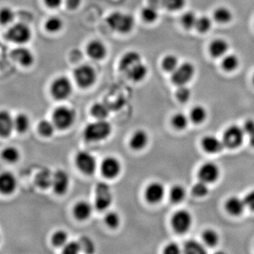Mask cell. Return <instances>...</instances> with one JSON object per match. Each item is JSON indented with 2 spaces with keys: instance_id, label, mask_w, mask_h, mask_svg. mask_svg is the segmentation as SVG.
Returning <instances> with one entry per match:
<instances>
[{
  "instance_id": "cell-1",
  "label": "cell",
  "mask_w": 254,
  "mask_h": 254,
  "mask_svg": "<svg viewBox=\"0 0 254 254\" xmlns=\"http://www.w3.org/2000/svg\"><path fill=\"white\" fill-rule=\"evenodd\" d=\"M112 127L105 120H98L88 124L83 131L85 139L89 142H98L110 136Z\"/></svg>"
},
{
  "instance_id": "cell-2",
  "label": "cell",
  "mask_w": 254,
  "mask_h": 254,
  "mask_svg": "<svg viewBox=\"0 0 254 254\" xmlns=\"http://www.w3.org/2000/svg\"><path fill=\"white\" fill-rule=\"evenodd\" d=\"M107 23L113 31L128 33L134 27L135 21L131 15L115 11L108 16Z\"/></svg>"
},
{
  "instance_id": "cell-3",
  "label": "cell",
  "mask_w": 254,
  "mask_h": 254,
  "mask_svg": "<svg viewBox=\"0 0 254 254\" xmlns=\"http://www.w3.org/2000/svg\"><path fill=\"white\" fill-rule=\"evenodd\" d=\"M6 39L18 45H23L31 40L32 33L27 25L23 23H17L13 25L6 31Z\"/></svg>"
},
{
  "instance_id": "cell-4",
  "label": "cell",
  "mask_w": 254,
  "mask_h": 254,
  "mask_svg": "<svg viewBox=\"0 0 254 254\" xmlns=\"http://www.w3.org/2000/svg\"><path fill=\"white\" fill-rule=\"evenodd\" d=\"M75 113L71 108L66 106L58 107L53 114V123L60 129H66L74 122Z\"/></svg>"
},
{
  "instance_id": "cell-5",
  "label": "cell",
  "mask_w": 254,
  "mask_h": 254,
  "mask_svg": "<svg viewBox=\"0 0 254 254\" xmlns=\"http://www.w3.org/2000/svg\"><path fill=\"white\" fill-rule=\"evenodd\" d=\"M75 81L78 86L88 88L94 84L96 81V72L94 68L89 65H81L73 71Z\"/></svg>"
},
{
  "instance_id": "cell-6",
  "label": "cell",
  "mask_w": 254,
  "mask_h": 254,
  "mask_svg": "<svg viewBox=\"0 0 254 254\" xmlns=\"http://www.w3.org/2000/svg\"><path fill=\"white\" fill-rule=\"evenodd\" d=\"M113 201L109 185L105 182H100L95 187V206L99 211L109 208Z\"/></svg>"
},
{
  "instance_id": "cell-7",
  "label": "cell",
  "mask_w": 254,
  "mask_h": 254,
  "mask_svg": "<svg viewBox=\"0 0 254 254\" xmlns=\"http://www.w3.org/2000/svg\"><path fill=\"white\" fill-rule=\"evenodd\" d=\"M50 92L55 99L65 100L72 93V85L68 78L60 76L52 83Z\"/></svg>"
},
{
  "instance_id": "cell-8",
  "label": "cell",
  "mask_w": 254,
  "mask_h": 254,
  "mask_svg": "<svg viewBox=\"0 0 254 254\" xmlns=\"http://www.w3.org/2000/svg\"><path fill=\"white\" fill-rule=\"evenodd\" d=\"M194 73L195 68L191 63L182 64L172 73V81L177 86H184L192 79Z\"/></svg>"
},
{
  "instance_id": "cell-9",
  "label": "cell",
  "mask_w": 254,
  "mask_h": 254,
  "mask_svg": "<svg viewBox=\"0 0 254 254\" xmlns=\"http://www.w3.org/2000/svg\"><path fill=\"white\" fill-rule=\"evenodd\" d=\"M245 132L244 128L233 125L230 126L225 130L223 134V141L225 146L228 148H237L240 146L244 141Z\"/></svg>"
},
{
  "instance_id": "cell-10",
  "label": "cell",
  "mask_w": 254,
  "mask_h": 254,
  "mask_svg": "<svg viewBox=\"0 0 254 254\" xmlns=\"http://www.w3.org/2000/svg\"><path fill=\"white\" fill-rule=\"evenodd\" d=\"M75 162L76 166L82 173L88 175H93L95 173L96 160L91 153L86 151L79 152L76 155Z\"/></svg>"
},
{
  "instance_id": "cell-11",
  "label": "cell",
  "mask_w": 254,
  "mask_h": 254,
  "mask_svg": "<svg viewBox=\"0 0 254 254\" xmlns=\"http://www.w3.org/2000/svg\"><path fill=\"white\" fill-rule=\"evenodd\" d=\"M191 224V215L187 210H179L174 214L172 218L173 229L178 233L183 234L188 231Z\"/></svg>"
},
{
  "instance_id": "cell-12",
  "label": "cell",
  "mask_w": 254,
  "mask_h": 254,
  "mask_svg": "<svg viewBox=\"0 0 254 254\" xmlns=\"http://www.w3.org/2000/svg\"><path fill=\"white\" fill-rule=\"evenodd\" d=\"M11 59L21 66L28 67L34 63V56L29 49L25 47L15 48L11 53Z\"/></svg>"
},
{
  "instance_id": "cell-13",
  "label": "cell",
  "mask_w": 254,
  "mask_h": 254,
  "mask_svg": "<svg viewBox=\"0 0 254 254\" xmlns=\"http://www.w3.org/2000/svg\"><path fill=\"white\" fill-rule=\"evenodd\" d=\"M121 171V164L113 157H108L101 163V173L108 179H113L118 177Z\"/></svg>"
},
{
  "instance_id": "cell-14",
  "label": "cell",
  "mask_w": 254,
  "mask_h": 254,
  "mask_svg": "<svg viewBox=\"0 0 254 254\" xmlns=\"http://www.w3.org/2000/svg\"><path fill=\"white\" fill-rule=\"evenodd\" d=\"M220 175L218 167L213 163H207L202 165L198 172V177L201 181L207 184L216 181Z\"/></svg>"
},
{
  "instance_id": "cell-15",
  "label": "cell",
  "mask_w": 254,
  "mask_h": 254,
  "mask_svg": "<svg viewBox=\"0 0 254 254\" xmlns=\"http://www.w3.org/2000/svg\"><path fill=\"white\" fill-rule=\"evenodd\" d=\"M68 184H69V180L66 172L64 170H58L53 174L52 187L57 194H64L68 190Z\"/></svg>"
},
{
  "instance_id": "cell-16",
  "label": "cell",
  "mask_w": 254,
  "mask_h": 254,
  "mask_svg": "<svg viewBox=\"0 0 254 254\" xmlns=\"http://www.w3.org/2000/svg\"><path fill=\"white\" fill-rule=\"evenodd\" d=\"M165 188L160 182L150 184L145 190V199L150 203H157L163 199Z\"/></svg>"
},
{
  "instance_id": "cell-17",
  "label": "cell",
  "mask_w": 254,
  "mask_h": 254,
  "mask_svg": "<svg viewBox=\"0 0 254 254\" xmlns=\"http://www.w3.org/2000/svg\"><path fill=\"white\" fill-rule=\"evenodd\" d=\"M141 62V56L138 52H127L120 60V63H119V68L120 71L126 73L132 66Z\"/></svg>"
},
{
  "instance_id": "cell-18",
  "label": "cell",
  "mask_w": 254,
  "mask_h": 254,
  "mask_svg": "<svg viewBox=\"0 0 254 254\" xmlns=\"http://www.w3.org/2000/svg\"><path fill=\"white\" fill-rule=\"evenodd\" d=\"M87 54L95 60L104 59L107 55V48L101 41H92L88 43L86 48Z\"/></svg>"
},
{
  "instance_id": "cell-19",
  "label": "cell",
  "mask_w": 254,
  "mask_h": 254,
  "mask_svg": "<svg viewBox=\"0 0 254 254\" xmlns=\"http://www.w3.org/2000/svg\"><path fill=\"white\" fill-rule=\"evenodd\" d=\"M202 146L209 153H217L225 147L223 141L215 136H207L202 140Z\"/></svg>"
},
{
  "instance_id": "cell-20",
  "label": "cell",
  "mask_w": 254,
  "mask_h": 254,
  "mask_svg": "<svg viewBox=\"0 0 254 254\" xmlns=\"http://www.w3.org/2000/svg\"><path fill=\"white\" fill-rule=\"evenodd\" d=\"M16 187V178L9 172H4L0 176V190L4 194L13 193Z\"/></svg>"
},
{
  "instance_id": "cell-21",
  "label": "cell",
  "mask_w": 254,
  "mask_h": 254,
  "mask_svg": "<svg viewBox=\"0 0 254 254\" xmlns=\"http://www.w3.org/2000/svg\"><path fill=\"white\" fill-rule=\"evenodd\" d=\"M14 128V119L6 111L0 113V134L2 137H8Z\"/></svg>"
},
{
  "instance_id": "cell-22",
  "label": "cell",
  "mask_w": 254,
  "mask_h": 254,
  "mask_svg": "<svg viewBox=\"0 0 254 254\" xmlns=\"http://www.w3.org/2000/svg\"><path fill=\"white\" fill-rule=\"evenodd\" d=\"M126 74L130 80L134 82L143 81L148 74V68L144 64L139 63L127 71Z\"/></svg>"
},
{
  "instance_id": "cell-23",
  "label": "cell",
  "mask_w": 254,
  "mask_h": 254,
  "mask_svg": "<svg viewBox=\"0 0 254 254\" xmlns=\"http://www.w3.org/2000/svg\"><path fill=\"white\" fill-rule=\"evenodd\" d=\"M246 204L245 200L234 196L229 198L226 203V210L232 215H240L245 210Z\"/></svg>"
},
{
  "instance_id": "cell-24",
  "label": "cell",
  "mask_w": 254,
  "mask_h": 254,
  "mask_svg": "<svg viewBox=\"0 0 254 254\" xmlns=\"http://www.w3.org/2000/svg\"><path fill=\"white\" fill-rule=\"evenodd\" d=\"M148 141V136L146 132L143 130H138L132 135L130 139V146L133 150H139L143 149Z\"/></svg>"
},
{
  "instance_id": "cell-25",
  "label": "cell",
  "mask_w": 254,
  "mask_h": 254,
  "mask_svg": "<svg viewBox=\"0 0 254 254\" xmlns=\"http://www.w3.org/2000/svg\"><path fill=\"white\" fill-rule=\"evenodd\" d=\"M229 49V45L223 39H216L212 42L210 46V53L213 58H218L226 55Z\"/></svg>"
},
{
  "instance_id": "cell-26",
  "label": "cell",
  "mask_w": 254,
  "mask_h": 254,
  "mask_svg": "<svg viewBox=\"0 0 254 254\" xmlns=\"http://www.w3.org/2000/svg\"><path fill=\"white\" fill-rule=\"evenodd\" d=\"M53 174L48 169H43L35 177L36 185L41 189H48L53 185Z\"/></svg>"
},
{
  "instance_id": "cell-27",
  "label": "cell",
  "mask_w": 254,
  "mask_h": 254,
  "mask_svg": "<svg viewBox=\"0 0 254 254\" xmlns=\"http://www.w3.org/2000/svg\"><path fill=\"white\" fill-rule=\"evenodd\" d=\"M92 206L88 202L82 201L78 202L73 208V215L78 220H84L89 218L92 213Z\"/></svg>"
},
{
  "instance_id": "cell-28",
  "label": "cell",
  "mask_w": 254,
  "mask_h": 254,
  "mask_svg": "<svg viewBox=\"0 0 254 254\" xmlns=\"http://www.w3.org/2000/svg\"><path fill=\"white\" fill-rule=\"evenodd\" d=\"M91 113L97 120H105L109 116L110 109L105 103H97L92 106Z\"/></svg>"
},
{
  "instance_id": "cell-29",
  "label": "cell",
  "mask_w": 254,
  "mask_h": 254,
  "mask_svg": "<svg viewBox=\"0 0 254 254\" xmlns=\"http://www.w3.org/2000/svg\"><path fill=\"white\" fill-rule=\"evenodd\" d=\"M214 18L217 22L227 23L231 21L232 14L231 11L227 7H219L214 11Z\"/></svg>"
},
{
  "instance_id": "cell-30",
  "label": "cell",
  "mask_w": 254,
  "mask_h": 254,
  "mask_svg": "<svg viewBox=\"0 0 254 254\" xmlns=\"http://www.w3.org/2000/svg\"><path fill=\"white\" fill-rule=\"evenodd\" d=\"M240 60L237 55L230 54L223 57L222 65L224 69L227 71H232L236 69L239 66Z\"/></svg>"
},
{
  "instance_id": "cell-31",
  "label": "cell",
  "mask_w": 254,
  "mask_h": 254,
  "mask_svg": "<svg viewBox=\"0 0 254 254\" xmlns=\"http://www.w3.org/2000/svg\"><path fill=\"white\" fill-rule=\"evenodd\" d=\"M207 112L203 107L197 105L191 110L190 115V120L195 124H200L205 121Z\"/></svg>"
},
{
  "instance_id": "cell-32",
  "label": "cell",
  "mask_w": 254,
  "mask_h": 254,
  "mask_svg": "<svg viewBox=\"0 0 254 254\" xmlns=\"http://www.w3.org/2000/svg\"><path fill=\"white\" fill-rule=\"evenodd\" d=\"M14 128L19 133H24L29 127V119L25 114H19L14 120Z\"/></svg>"
},
{
  "instance_id": "cell-33",
  "label": "cell",
  "mask_w": 254,
  "mask_h": 254,
  "mask_svg": "<svg viewBox=\"0 0 254 254\" xmlns=\"http://www.w3.org/2000/svg\"><path fill=\"white\" fill-rule=\"evenodd\" d=\"M184 250L185 253L192 254H203L206 252L203 246L195 240H190L186 242Z\"/></svg>"
},
{
  "instance_id": "cell-34",
  "label": "cell",
  "mask_w": 254,
  "mask_h": 254,
  "mask_svg": "<svg viewBox=\"0 0 254 254\" xmlns=\"http://www.w3.org/2000/svg\"><path fill=\"white\" fill-rule=\"evenodd\" d=\"M178 59L175 55H168L165 57L162 62L163 69L168 72L173 73L179 66Z\"/></svg>"
},
{
  "instance_id": "cell-35",
  "label": "cell",
  "mask_w": 254,
  "mask_h": 254,
  "mask_svg": "<svg viewBox=\"0 0 254 254\" xmlns=\"http://www.w3.org/2000/svg\"><path fill=\"white\" fill-rule=\"evenodd\" d=\"M46 29L50 33H58L63 27V22L58 16H52L47 20Z\"/></svg>"
},
{
  "instance_id": "cell-36",
  "label": "cell",
  "mask_w": 254,
  "mask_h": 254,
  "mask_svg": "<svg viewBox=\"0 0 254 254\" xmlns=\"http://www.w3.org/2000/svg\"><path fill=\"white\" fill-rule=\"evenodd\" d=\"M141 16L145 21L148 23H153L156 21L158 18V9L153 6H145L141 11Z\"/></svg>"
},
{
  "instance_id": "cell-37",
  "label": "cell",
  "mask_w": 254,
  "mask_h": 254,
  "mask_svg": "<svg viewBox=\"0 0 254 254\" xmlns=\"http://www.w3.org/2000/svg\"><path fill=\"white\" fill-rule=\"evenodd\" d=\"M186 191L185 188L180 185H176L171 189L170 193V199L175 203H178L185 199Z\"/></svg>"
},
{
  "instance_id": "cell-38",
  "label": "cell",
  "mask_w": 254,
  "mask_h": 254,
  "mask_svg": "<svg viewBox=\"0 0 254 254\" xmlns=\"http://www.w3.org/2000/svg\"><path fill=\"white\" fill-rule=\"evenodd\" d=\"M54 123H50L48 120H42L38 124V129L42 136L49 137L53 134L55 131Z\"/></svg>"
},
{
  "instance_id": "cell-39",
  "label": "cell",
  "mask_w": 254,
  "mask_h": 254,
  "mask_svg": "<svg viewBox=\"0 0 254 254\" xmlns=\"http://www.w3.org/2000/svg\"><path fill=\"white\" fill-rule=\"evenodd\" d=\"M202 239H203L205 245L208 246V247H214L218 244L219 241L218 233L213 230H210V229L205 230L203 232Z\"/></svg>"
},
{
  "instance_id": "cell-40",
  "label": "cell",
  "mask_w": 254,
  "mask_h": 254,
  "mask_svg": "<svg viewBox=\"0 0 254 254\" xmlns=\"http://www.w3.org/2000/svg\"><path fill=\"white\" fill-rule=\"evenodd\" d=\"M197 20H198V17L194 12L187 11L182 16V23L186 29H191V28L195 27Z\"/></svg>"
},
{
  "instance_id": "cell-41",
  "label": "cell",
  "mask_w": 254,
  "mask_h": 254,
  "mask_svg": "<svg viewBox=\"0 0 254 254\" xmlns=\"http://www.w3.org/2000/svg\"><path fill=\"white\" fill-rule=\"evenodd\" d=\"M1 156L4 160L9 163H15L19 158V153L14 147H7L2 150Z\"/></svg>"
},
{
  "instance_id": "cell-42",
  "label": "cell",
  "mask_w": 254,
  "mask_h": 254,
  "mask_svg": "<svg viewBox=\"0 0 254 254\" xmlns=\"http://www.w3.org/2000/svg\"><path fill=\"white\" fill-rule=\"evenodd\" d=\"M173 126L177 129H184L186 128L189 123V118L183 113H177L174 115L172 120Z\"/></svg>"
},
{
  "instance_id": "cell-43",
  "label": "cell",
  "mask_w": 254,
  "mask_h": 254,
  "mask_svg": "<svg viewBox=\"0 0 254 254\" xmlns=\"http://www.w3.org/2000/svg\"><path fill=\"white\" fill-rule=\"evenodd\" d=\"M212 26V21L210 18L206 16H200L197 20L195 28L200 33H205L210 29Z\"/></svg>"
},
{
  "instance_id": "cell-44",
  "label": "cell",
  "mask_w": 254,
  "mask_h": 254,
  "mask_svg": "<svg viewBox=\"0 0 254 254\" xmlns=\"http://www.w3.org/2000/svg\"><path fill=\"white\" fill-rule=\"evenodd\" d=\"M67 241V234L63 230H58L53 234L52 242L55 247H63L66 245Z\"/></svg>"
},
{
  "instance_id": "cell-45",
  "label": "cell",
  "mask_w": 254,
  "mask_h": 254,
  "mask_svg": "<svg viewBox=\"0 0 254 254\" xmlns=\"http://www.w3.org/2000/svg\"><path fill=\"white\" fill-rule=\"evenodd\" d=\"M208 184L201 181V180L195 184L192 188V193L195 196L198 197L205 196L208 193Z\"/></svg>"
},
{
  "instance_id": "cell-46",
  "label": "cell",
  "mask_w": 254,
  "mask_h": 254,
  "mask_svg": "<svg viewBox=\"0 0 254 254\" xmlns=\"http://www.w3.org/2000/svg\"><path fill=\"white\" fill-rule=\"evenodd\" d=\"M105 222L110 228H116L120 225V216L115 212H109L105 216Z\"/></svg>"
},
{
  "instance_id": "cell-47",
  "label": "cell",
  "mask_w": 254,
  "mask_h": 254,
  "mask_svg": "<svg viewBox=\"0 0 254 254\" xmlns=\"http://www.w3.org/2000/svg\"><path fill=\"white\" fill-rule=\"evenodd\" d=\"M14 14L12 10L8 7H4L0 11V21L2 25L9 24L12 22Z\"/></svg>"
},
{
  "instance_id": "cell-48",
  "label": "cell",
  "mask_w": 254,
  "mask_h": 254,
  "mask_svg": "<svg viewBox=\"0 0 254 254\" xmlns=\"http://www.w3.org/2000/svg\"><path fill=\"white\" fill-rule=\"evenodd\" d=\"M190 91L186 85L180 86L176 92V97L180 103H187L190 99Z\"/></svg>"
},
{
  "instance_id": "cell-49",
  "label": "cell",
  "mask_w": 254,
  "mask_h": 254,
  "mask_svg": "<svg viewBox=\"0 0 254 254\" xmlns=\"http://www.w3.org/2000/svg\"><path fill=\"white\" fill-rule=\"evenodd\" d=\"M186 3V0H166L165 7L170 11H178L182 9Z\"/></svg>"
},
{
  "instance_id": "cell-50",
  "label": "cell",
  "mask_w": 254,
  "mask_h": 254,
  "mask_svg": "<svg viewBox=\"0 0 254 254\" xmlns=\"http://www.w3.org/2000/svg\"><path fill=\"white\" fill-rule=\"evenodd\" d=\"M81 250L80 244L76 242H69L64 246L63 254H76Z\"/></svg>"
},
{
  "instance_id": "cell-51",
  "label": "cell",
  "mask_w": 254,
  "mask_h": 254,
  "mask_svg": "<svg viewBox=\"0 0 254 254\" xmlns=\"http://www.w3.org/2000/svg\"><path fill=\"white\" fill-rule=\"evenodd\" d=\"M244 130L245 133L250 136V143L252 146L254 147V121L252 120H249L246 122L244 125Z\"/></svg>"
},
{
  "instance_id": "cell-52",
  "label": "cell",
  "mask_w": 254,
  "mask_h": 254,
  "mask_svg": "<svg viewBox=\"0 0 254 254\" xmlns=\"http://www.w3.org/2000/svg\"><path fill=\"white\" fill-rule=\"evenodd\" d=\"M181 252L180 247L176 243H170L165 247L164 253L165 254H178Z\"/></svg>"
},
{
  "instance_id": "cell-53",
  "label": "cell",
  "mask_w": 254,
  "mask_h": 254,
  "mask_svg": "<svg viewBox=\"0 0 254 254\" xmlns=\"http://www.w3.org/2000/svg\"><path fill=\"white\" fill-rule=\"evenodd\" d=\"M246 206L251 210H254V190L250 192L245 198Z\"/></svg>"
},
{
  "instance_id": "cell-54",
  "label": "cell",
  "mask_w": 254,
  "mask_h": 254,
  "mask_svg": "<svg viewBox=\"0 0 254 254\" xmlns=\"http://www.w3.org/2000/svg\"><path fill=\"white\" fill-rule=\"evenodd\" d=\"M45 4L48 7L51 9H56L60 7V5L63 3V0H43Z\"/></svg>"
},
{
  "instance_id": "cell-55",
  "label": "cell",
  "mask_w": 254,
  "mask_h": 254,
  "mask_svg": "<svg viewBox=\"0 0 254 254\" xmlns=\"http://www.w3.org/2000/svg\"><path fill=\"white\" fill-rule=\"evenodd\" d=\"M81 0H65L66 7L71 10L77 9L81 4Z\"/></svg>"
},
{
  "instance_id": "cell-56",
  "label": "cell",
  "mask_w": 254,
  "mask_h": 254,
  "mask_svg": "<svg viewBox=\"0 0 254 254\" xmlns=\"http://www.w3.org/2000/svg\"><path fill=\"white\" fill-rule=\"evenodd\" d=\"M165 1L166 0H148V2L150 6H153L158 9L165 7Z\"/></svg>"
},
{
  "instance_id": "cell-57",
  "label": "cell",
  "mask_w": 254,
  "mask_h": 254,
  "mask_svg": "<svg viewBox=\"0 0 254 254\" xmlns=\"http://www.w3.org/2000/svg\"><path fill=\"white\" fill-rule=\"evenodd\" d=\"M253 81H254V78H253Z\"/></svg>"
}]
</instances>
